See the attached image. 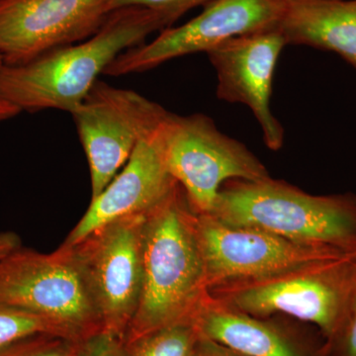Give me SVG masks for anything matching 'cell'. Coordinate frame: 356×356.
Returning <instances> with one entry per match:
<instances>
[{
	"instance_id": "cell-9",
	"label": "cell",
	"mask_w": 356,
	"mask_h": 356,
	"mask_svg": "<svg viewBox=\"0 0 356 356\" xmlns=\"http://www.w3.org/2000/svg\"><path fill=\"white\" fill-rule=\"evenodd\" d=\"M283 6L284 0H211L193 19L165 28L149 44L123 51L104 74L120 76L147 72L173 58L208 53L235 37L278 27Z\"/></svg>"
},
{
	"instance_id": "cell-21",
	"label": "cell",
	"mask_w": 356,
	"mask_h": 356,
	"mask_svg": "<svg viewBox=\"0 0 356 356\" xmlns=\"http://www.w3.org/2000/svg\"><path fill=\"white\" fill-rule=\"evenodd\" d=\"M74 356H126L125 346L120 337L102 331L81 341Z\"/></svg>"
},
{
	"instance_id": "cell-2",
	"label": "cell",
	"mask_w": 356,
	"mask_h": 356,
	"mask_svg": "<svg viewBox=\"0 0 356 356\" xmlns=\"http://www.w3.org/2000/svg\"><path fill=\"white\" fill-rule=\"evenodd\" d=\"M195 212L178 184L146 215L139 306L124 341L179 323L194 322L209 296Z\"/></svg>"
},
{
	"instance_id": "cell-19",
	"label": "cell",
	"mask_w": 356,
	"mask_h": 356,
	"mask_svg": "<svg viewBox=\"0 0 356 356\" xmlns=\"http://www.w3.org/2000/svg\"><path fill=\"white\" fill-rule=\"evenodd\" d=\"M81 341L55 334H36L0 350V356H74Z\"/></svg>"
},
{
	"instance_id": "cell-24",
	"label": "cell",
	"mask_w": 356,
	"mask_h": 356,
	"mask_svg": "<svg viewBox=\"0 0 356 356\" xmlns=\"http://www.w3.org/2000/svg\"><path fill=\"white\" fill-rule=\"evenodd\" d=\"M4 65L6 64H4L3 58L0 56V70L3 67ZM20 113V110L9 102L6 96L2 95L1 90H0V123L9 120V119H13Z\"/></svg>"
},
{
	"instance_id": "cell-15",
	"label": "cell",
	"mask_w": 356,
	"mask_h": 356,
	"mask_svg": "<svg viewBox=\"0 0 356 356\" xmlns=\"http://www.w3.org/2000/svg\"><path fill=\"white\" fill-rule=\"evenodd\" d=\"M287 44L334 51L356 70V0H284Z\"/></svg>"
},
{
	"instance_id": "cell-8",
	"label": "cell",
	"mask_w": 356,
	"mask_h": 356,
	"mask_svg": "<svg viewBox=\"0 0 356 356\" xmlns=\"http://www.w3.org/2000/svg\"><path fill=\"white\" fill-rule=\"evenodd\" d=\"M168 114L158 103L135 91L96 81L72 113L88 156L91 200L108 186L140 140Z\"/></svg>"
},
{
	"instance_id": "cell-20",
	"label": "cell",
	"mask_w": 356,
	"mask_h": 356,
	"mask_svg": "<svg viewBox=\"0 0 356 356\" xmlns=\"http://www.w3.org/2000/svg\"><path fill=\"white\" fill-rule=\"evenodd\" d=\"M211 0H110L109 10H117L124 7L138 6L159 13L172 26L185 13L200 6H205Z\"/></svg>"
},
{
	"instance_id": "cell-1",
	"label": "cell",
	"mask_w": 356,
	"mask_h": 356,
	"mask_svg": "<svg viewBox=\"0 0 356 356\" xmlns=\"http://www.w3.org/2000/svg\"><path fill=\"white\" fill-rule=\"evenodd\" d=\"M170 27L163 15L149 9H117L90 38L24 64L4 65L0 90L21 112L56 109L72 114L115 58L144 44L154 32Z\"/></svg>"
},
{
	"instance_id": "cell-18",
	"label": "cell",
	"mask_w": 356,
	"mask_h": 356,
	"mask_svg": "<svg viewBox=\"0 0 356 356\" xmlns=\"http://www.w3.org/2000/svg\"><path fill=\"white\" fill-rule=\"evenodd\" d=\"M322 356H356V273L339 324L325 339Z\"/></svg>"
},
{
	"instance_id": "cell-23",
	"label": "cell",
	"mask_w": 356,
	"mask_h": 356,
	"mask_svg": "<svg viewBox=\"0 0 356 356\" xmlns=\"http://www.w3.org/2000/svg\"><path fill=\"white\" fill-rule=\"evenodd\" d=\"M22 245L20 236L14 232L0 233V259Z\"/></svg>"
},
{
	"instance_id": "cell-11",
	"label": "cell",
	"mask_w": 356,
	"mask_h": 356,
	"mask_svg": "<svg viewBox=\"0 0 356 356\" xmlns=\"http://www.w3.org/2000/svg\"><path fill=\"white\" fill-rule=\"evenodd\" d=\"M110 0H0V56L24 64L95 34L108 18Z\"/></svg>"
},
{
	"instance_id": "cell-10",
	"label": "cell",
	"mask_w": 356,
	"mask_h": 356,
	"mask_svg": "<svg viewBox=\"0 0 356 356\" xmlns=\"http://www.w3.org/2000/svg\"><path fill=\"white\" fill-rule=\"evenodd\" d=\"M194 227L209 290L229 281L262 277L308 262L350 255L291 242L261 229L233 226L209 214L195 213Z\"/></svg>"
},
{
	"instance_id": "cell-7",
	"label": "cell",
	"mask_w": 356,
	"mask_h": 356,
	"mask_svg": "<svg viewBox=\"0 0 356 356\" xmlns=\"http://www.w3.org/2000/svg\"><path fill=\"white\" fill-rule=\"evenodd\" d=\"M146 215L119 218L70 245L103 331L123 341L142 293Z\"/></svg>"
},
{
	"instance_id": "cell-16",
	"label": "cell",
	"mask_w": 356,
	"mask_h": 356,
	"mask_svg": "<svg viewBox=\"0 0 356 356\" xmlns=\"http://www.w3.org/2000/svg\"><path fill=\"white\" fill-rule=\"evenodd\" d=\"M200 334L195 322L168 325L124 341L126 356H191Z\"/></svg>"
},
{
	"instance_id": "cell-14",
	"label": "cell",
	"mask_w": 356,
	"mask_h": 356,
	"mask_svg": "<svg viewBox=\"0 0 356 356\" xmlns=\"http://www.w3.org/2000/svg\"><path fill=\"white\" fill-rule=\"evenodd\" d=\"M194 322L203 336L248 356H322L325 339L315 325L280 314L254 317L210 295Z\"/></svg>"
},
{
	"instance_id": "cell-3",
	"label": "cell",
	"mask_w": 356,
	"mask_h": 356,
	"mask_svg": "<svg viewBox=\"0 0 356 356\" xmlns=\"http://www.w3.org/2000/svg\"><path fill=\"white\" fill-rule=\"evenodd\" d=\"M209 215L233 226L356 255V194L314 195L283 180L232 179Z\"/></svg>"
},
{
	"instance_id": "cell-17",
	"label": "cell",
	"mask_w": 356,
	"mask_h": 356,
	"mask_svg": "<svg viewBox=\"0 0 356 356\" xmlns=\"http://www.w3.org/2000/svg\"><path fill=\"white\" fill-rule=\"evenodd\" d=\"M42 334L72 339L62 327L50 320L30 312L0 304V350L26 337Z\"/></svg>"
},
{
	"instance_id": "cell-22",
	"label": "cell",
	"mask_w": 356,
	"mask_h": 356,
	"mask_svg": "<svg viewBox=\"0 0 356 356\" xmlns=\"http://www.w3.org/2000/svg\"><path fill=\"white\" fill-rule=\"evenodd\" d=\"M201 334V332H200ZM191 356H248L240 351L200 334Z\"/></svg>"
},
{
	"instance_id": "cell-4",
	"label": "cell",
	"mask_w": 356,
	"mask_h": 356,
	"mask_svg": "<svg viewBox=\"0 0 356 356\" xmlns=\"http://www.w3.org/2000/svg\"><path fill=\"white\" fill-rule=\"evenodd\" d=\"M356 273V255L323 259L281 273L211 288L215 301L254 317L288 316L327 339L339 324Z\"/></svg>"
},
{
	"instance_id": "cell-12",
	"label": "cell",
	"mask_w": 356,
	"mask_h": 356,
	"mask_svg": "<svg viewBox=\"0 0 356 356\" xmlns=\"http://www.w3.org/2000/svg\"><path fill=\"white\" fill-rule=\"evenodd\" d=\"M287 41L280 27L235 37L208 51L217 72V96L242 103L259 121L266 147L280 151L284 129L271 112L274 70Z\"/></svg>"
},
{
	"instance_id": "cell-13",
	"label": "cell",
	"mask_w": 356,
	"mask_h": 356,
	"mask_svg": "<svg viewBox=\"0 0 356 356\" xmlns=\"http://www.w3.org/2000/svg\"><path fill=\"white\" fill-rule=\"evenodd\" d=\"M161 123L140 140L122 172L91 200L86 214L65 238V245H76L96 229L119 218L147 214L168 197L177 182L163 159Z\"/></svg>"
},
{
	"instance_id": "cell-6",
	"label": "cell",
	"mask_w": 356,
	"mask_h": 356,
	"mask_svg": "<svg viewBox=\"0 0 356 356\" xmlns=\"http://www.w3.org/2000/svg\"><path fill=\"white\" fill-rule=\"evenodd\" d=\"M159 133L166 168L197 214L211 213L225 182L270 177L257 156L206 115L168 112Z\"/></svg>"
},
{
	"instance_id": "cell-5",
	"label": "cell",
	"mask_w": 356,
	"mask_h": 356,
	"mask_svg": "<svg viewBox=\"0 0 356 356\" xmlns=\"http://www.w3.org/2000/svg\"><path fill=\"white\" fill-rule=\"evenodd\" d=\"M0 304L41 316L76 341L103 331L70 245L51 254L21 245L0 259Z\"/></svg>"
}]
</instances>
